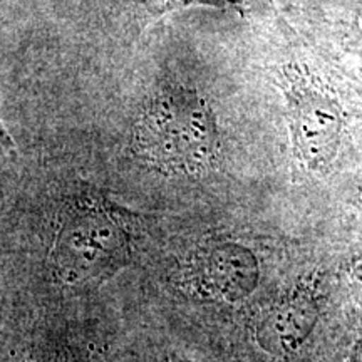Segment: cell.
Listing matches in <instances>:
<instances>
[{
  "mask_svg": "<svg viewBox=\"0 0 362 362\" xmlns=\"http://www.w3.org/2000/svg\"><path fill=\"white\" fill-rule=\"evenodd\" d=\"M134 141L144 160L168 173H202L218 153L214 112L197 90L183 86H166L149 101Z\"/></svg>",
  "mask_w": 362,
  "mask_h": 362,
  "instance_id": "1",
  "label": "cell"
},
{
  "mask_svg": "<svg viewBox=\"0 0 362 362\" xmlns=\"http://www.w3.org/2000/svg\"><path fill=\"white\" fill-rule=\"evenodd\" d=\"M208 4V6H218V7H238L243 0H171L170 6H187V4Z\"/></svg>",
  "mask_w": 362,
  "mask_h": 362,
  "instance_id": "6",
  "label": "cell"
},
{
  "mask_svg": "<svg viewBox=\"0 0 362 362\" xmlns=\"http://www.w3.org/2000/svg\"><path fill=\"white\" fill-rule=\"evenodd\" d=\"M292 131L302 160L312 170H324L336 158L339 146V121L330 101L297 88L291 93Z\"/></svg>",
  "mask_w": 362,
  "mask_h": 362,
  "instance_id": "3",
  "label": "cell"
},
{
  "mask_svg": "<svg viewBox=\"0 0 362 362\" xmlns=\"http://www.w3.org/2000/svg\"><path fill=\"white\" fill-rule=\"evenodd\" d=\"M319 309L309 297H298L272 312L260 336L265 346L277 352H292L307 341L314 330Z\"/></svg>",
  "mask_w": 362,
  "mask_h": 362,
  "instance_id": "4",
  "label": "cell"
},
{
  "mask_svg": "<svg viewBox=\"0 0 362 362\" xmlns=\"http://www.w3.org/2000/svg\"><path fill=\"white\" fill-rule=\"evenodd\" d=\"M352 357H354L356 362H362V332L357 337L354 344V351H352Z\"/></svg>",
  "mask_w": 362,
  "mask_h": 362,
  "instance_id": "7",
  "label": "cell"
},
{
  "mask_svg": "<svg viewBox=\"0 0 362 362\" xmlns=\"http://www.w3.org/2000/svg\"><path fill=\"white\" fill-rule=\"evenodd\" d=\"M211 285L230 300L247 297L257 287L259 265L247 248L223 245L211 253L206 264Z\"/></svg>",
  "mask_w": 362,
  "mask_h": 362,
  "instance_id": "5",
  "label": "cell"
},
{
  "mask_svg": "<svg viewBox=\"0 0 362 362\" xmlns=\"http://www.w3.org/2000/svg\"><path fill=\"white\" fill-rule=\"evenodd\" d=\"M133 216L99 197L83 194L67 208L52 250L56 274L64 282L88 284L115 274L133 250Z\"/></svg>",
  "mask_w": 362,
  "mask_h": 362,
  "instance_id": "2",
  "label": "cell"
}]
</instances>
